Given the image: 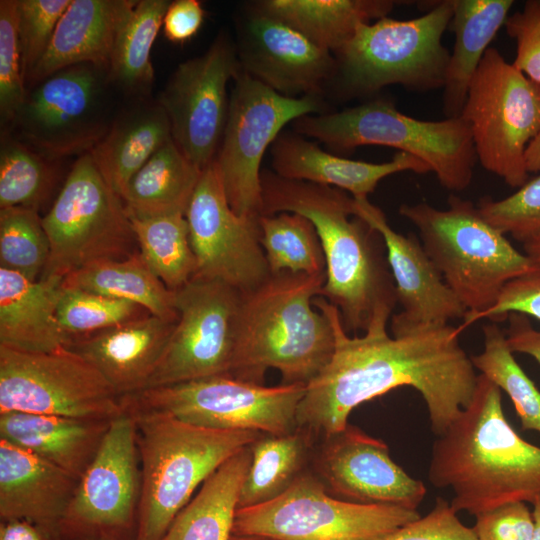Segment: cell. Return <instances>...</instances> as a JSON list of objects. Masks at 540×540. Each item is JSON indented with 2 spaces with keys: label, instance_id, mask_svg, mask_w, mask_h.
I'll use <instances>...</instances> for the list:
<instances>
[{
  "label": "cell",
  "instance_id": "55",
  "mask_svg": "<svg viewBox=\"0 0 540 540\" xmlns=\"http://www.w3.org/2000/svg\"><path fill=\"white\" fill-rule=\"evenodd\" d=\"M230 540H255V539L232 535Z\"/></svg>",
  "mask_w": 540,
  "mask_h": 540
},
{
  "label": "cell",
  "instance_id": "29",
  "mask_svg": "<svg viewBox=\"0 0 540 540\" xmlns=\"http://www.w3.org/2000/svg\"><path fill=\"white\" fill-rule=\"evenodd\" d=\"M171 139L168 117L157 100H135L113 117L89 153L106 182L122 196L135 173Z\"/></svg>",
  "mask_w": 540,
  "mask_h": 540
},
{
  "label": "cell",
  "instance_id": "8",
  "mask_svg": "<svg viewBox=\"0 0 540 540\" xmlns=\"http://www.w3.org/2000/svg\"><path fill=\"white\" fill-rule=\"evenodd\" d=\"M427 4L417 18L383 17L361 24L334 54L335 78L346 97L372 95L389 85L413 92L443 88L450 52L442 36L453 15L452 0Z\"/></svg>",
  "mask_w": 540,
  "mask_h": 540
},
{
  "label": "cell",
  "instance_id": "40",
  "mask_svg": "<svg viewBox=\"0 0 540 540\" xmlns=\"http://www.w3.org/2000/svg\"><path fill=\"white\" fill-rule=\"evenodd\" d=\"M483 337V351L471 356L475 369L508 395L523 430L540 433V390L515 360L497 323L484 325Z\"/></svg>",
  "mask_w": 540,
  "mask_h": 540
},
{
  "label": "cell",
  "instance_id": "26",
  "mask_svg": "<svg viewBox=\"0 0 540 540\" xmlns=\"http://www.w3.org/2000/svg\"><path fill=\"white\" fill-rule=\"evenodd\" d=\"M136 0H71L52 41L26 80L27 89L69 66L108 69L116 34Z\"/></svg>",
  "mask_w": 540,
  "mask_h": 540
},
{
  "label": "cell",
  "instance_id": "9",
  "mask_svg": "<svg viewBox=\"0 0 540 540\" xmlns=\"http://www.w3.org/2000/svg\"><path fill=\"white\" fill-rule=\"evenodd\" d=\"M460 116L470 127L482 167L513 188L524 185L526 151L540 133V87L489 47Z\"/></svg>",
  "mask_w": 540,
  "mask_h": 540
},
{
  "label": "cell",
  "instance_id": "25",
  "mask_svg": "<svg viewBox=\"0 0 540 540\" xmlns=\"http://www.w3.org/2000/svg\"><path fill=\"white\" fill-rule=\"evenodd\" d=\"M271 156L277 175L332 186L356 199L367 198L387 176L404 171L431 172L424 162L405 152H397L384 163L351 160L322 150L296 132H281L271 145Z\"/></svg>",
  "mask_w": 540,
  "mask_h": 540
},
{
  "label": "cell",
  "instance_id": "46",
  "mask_svg": "<svg viewBox=\"0 0 540 540\" xmlns=\"http://www.w3.org/2000/svg\"><path fill=\"white\" fill-rule=\"evenodd\" d=\"M505 27L516 42L513 65L540 87V0L527 1ZM526 165L529 173L540 172V133L527 148Z\"/></svg>",
  "mask_w": 540,
  "mask_h": 540
},
{
  "label": "cell",
  "instance_id": "32",
  "mask_svg": "<svg viewBox=\"0 0 540 540\" xmlns=\"http://www.w3.org/2000/svg\"><path fill=\"white\" fill-rule=\"evenodd\" d=\"M251 445L225 461L177 514L160 540H230Z\"/></svg>",
  "mask_w": 540,
  "mask_h": 540
},
{
  "label": "cell",
  "instance_id": "21",
  "mask_svg": "<svg viewBox=\"0 0 540 540\" xmlns=\"http://www.w3.org/2000/svg\"><path fill=\"white\" fill-rule=\"evenodd\" d=\"M236 49L243 72L286 97L321 96L336 74L332 52L254 9L240 25Z\"/></svg>",
  "mask_w": 540,
  "mask_h": 540
},
{
  "label": "cell",
  "instance_id": "56",
  "mask_svg": "<svg viewBox=\"0 0 540 540\" xmlns=\"http://www.w3.org/2000/svg\"><path fill=\"white\" fill-rule=\"evenodd\" d=\"M85 540H101V539H85Z\"/></svg>",
  "mask_w": 540,
  "mask_h": 540
},
{
  "label": "cell",
  "instance_id": "47",
  "mask_svg": "<svg viewBox=\"0 0 540 540\" xmlns=\"http://www.w3.org/2000/svg\"><path fill=\"white\" fill-rule=\"evenodd\" d=\"M375 540H479L473 527L464 525L450 503L437 497L434 507L396 530Z\"/></svg>",
  "mask_w": 540,
  "mask_h": 540
},
{
  "label": "cell",
  "instance_id": "44",
  "mask_svg": "<svg viewBox=\"0 0 540 540\" xmlns=\"http://www.w3.org/2000/svg\"><path fill=\"white\" fill-rule=\"evenodd\" d=\"M71 0H16L17 35L25 83L46 53Z\"/></svg>",
  "mask_w": 540,
  "mask_h": 540
},
{
  "label": "cell",
  "instance_id": "11",
  "mask_svg": "<svg viewBox=\"0 0 540 540\" xmlns=\"http://www.w3.org/2000/svg\"><path fill=\"white\" fill-rule=\"evenodd\" d=\"M303 384L267 387L231 376H213L144 389L123 396L125 410L170 414L200 427L283 435L298 428Z\"/></svg>",
  "mask_w": 540,
  "mask_h": 540
},
{
  "label": "cell",
  "instance_id": "22",
  "mask_svg": "<svg viewBox=\"0 0 540 540\" xmlns=\"http://www.w3.org/2000/svg\"><path fill=\"white\" fill-rule=\"evenodd\" d=\"M353 214L384 239L387 259L402 310L391 317L392 334L463 319L467 309L445 283L418 237L396 232L384 212L368 198H354Z\"/></svg>",
  "mask_w": 540,
  "mask_h": 540
},
{
  "label": "cell",
  "instance_id": "18",
  "mask_svg": "<svg viewBox=\"0 0 540 540\" xmlns=\"http://www.w3.org/2000/svg\"><path fill=\"white\" fill-rule=\"evenodd\" d=\"M239 70L236 44L221 31L202 55L177 66L157 98L172 140L201 170L218 153L229 110L227 85Z\"/></svg>",
  "mask_w": 540,
  "mask_h": 540
},
{
  "label": "cell",
  "instance_id": "50",
  "mask_svg": "<svg viewBox=\"0 0 540 540\" xmlns=\"http://www.w3.org/2000/svg\"><path fill=\"white\" fill-rule=\"evenodd\" d=\"M205 11L198 0L171 1L163 18L165 37L174 43L191 39L204 22Z\"/></svg>",
  "mask_w": 540,
  "mask_h": 540
},
{
  "label": "cell",
  "instance_id": "34",
  "mask_svg": "<svg viewBox=\"0 0 540 540\" xmlns=\"http://www.w3.org/2000/svg\"><path fill=\"white\" fill-rule=\"evenodd\" d=\"M170 2L136 0L116 34L108 80L114 91L133 101L147 99L152 90L155 72L151 49Z\"/></svg>",
  "mask_w": 540,
  "mask_h": 540
},
{
  "label": "cell",
  "instance_id": "3",
  "mask_svg": "<svg viewBox=\"0 0 540 540\" xmlns=\"http://www.w3.org/2000/svg\"><path fill=\"white\" fill-rule=\"evenodd\" d=\"M428 480L452 491L455 512L474 516L540 495V447L510 425L502 391L484 375L469 405L433 442Z\"/></svg>",
  "mask_w": 540,
  "mask_h": 540
},
{
  "label": "cell",
  "instance_id": "6",
  "mask_svg": "<svg viewBox=\"0 0 540 540\" xmlns=\"http://www.w3.org/2000/svg\"><path fill=\"white\" fill-rule=\"evenodd\" d=\"M399 214L417 228L427 255L467 309L462 328L491 308L507 283L537 266L469 200L452 195L447 209L403 204Z\"/></svg>",
  "mask_w": 540,
  "mask_h": 540
},
{
  "label": "cell",
  "instance_id": "30",
  "mask_svg": "<svg viewBox=\"0 0 540 540\" xmlns=\"http://www.w3.org/2000/svg\"><path fill=\"white\" fill-rule=\"evenodd\" d=\"M455 40L443 86L446 118L459 117L467 91L489 44L505 25L513 0H452Z\"/></svg>",
  "mask_w": 540,
  "mask_h": 540
},
{
  "label": "cell",
  "instance_id": "13",
  "mask_svg": "<svg viewBox=\"0 0 540 540\" xmlns=\"http://www.w3.org/2000/svg\"><path fill=\"white\" fill-rule=\"evenodd\" d=\"M113 91L107 69L66 67L28 88L7 129L49 159L81 156L98 144L113 120Z\"/></svg>",
  "mask_w": 540,
  "mask_h": 540
},
{
  "label": "cell",
  "instance_id": "35",
  "mask_svg": "<svg viewBox=\"0 0 540 540\" xmlns=\"http://www.w3.org/2000/svg\"><path fill=\"white\" fill-rule=\"evenodd\" d=\"M63 285L136 303L170 322L178 319L174 291L156 276L139 251L124 259L89 264L68 274Z\"/></svg>",
  "mask_w": 540,
  "mask_h": 540
},
{
  "label": "cell",
  "instance_id": "12",
  "mask_svg": "<svg viewBox=\"0 0 540 540\" xmlns=\"http://www.w3.org/2000/svg\"><path fill=\"white\" fill-rule=\"evenodd\" d=\"M419 517L417 510L338 499L306 470L277 498L238 508L232 535L257 540H375Z\"/></svg>",
  "mask_w": 540,
  "mask_h": 540
},
{
  "label": "cell",
  "instance_id": "7",
  "mask_svg": "<svg viewBox=\"0 0 540 540\" xmlns=\"http://www.w3.org/2000/svg\"><path fill=\"white\" fill-rule=\"evenodd\" d=\"M292 124L297 134L336 152L378 145L410 154L451 191L465 190L473 178L477 156L470 127L461 116L420 120L400 112L390 100L375 99L339 112L305 115Z\"/></svg>",
  "mask_w": 540,
  "mask_h": 540
},
{
  "label": "cell",
  "instance_id": "48",
  "mask_svg": "<svg viewBox=\"0 0 540 540\" xmlns=\"http://www.w3.org/2000/svg\"><path fill=\"white\" fill-rule=\"evenodd\" d=\"M510 313L540 320V265L507 283L495 304L477 315L472 323L480 319L502 322Z\"/></svg>",
  "mask_w": 540,
  "mask_h": 540
},
{
  "label": "cell",
  "instance_id": "5",
  "mask_svg": "<svg viewBox=\"0 0 540 540\" xmlns=\"http://www.w3.org/2000/svg\"><path fill=\"white\" fill-rule=\"evenodd\" d=\"M125 411L135 420L141 474L134 540H160L196 489L263 434L200 427L167 413Z\"/></svg>",
  "mask_w": 540,
  "mask_h": 540
},
{
  "label": "cell",
  "instance_id": "24",
  "mask_svg": "<svg viewBox=\"0 0 540 540\" xmlns=\"http://www.w3.org/2000/svg\"><path fill=\"white\" fill-rule=\"evenodd\" d=\"M78 479L0 439V519L26 520L55 538Z\"/></svg>",
  "mask_w": 540,
  "mask_h": 540
},
{
  "label": "cell",
  "instance_id": "15",
  "mask_svg": "<svg viewBox=\"0 0 540 540\" xmlns=\"http://www.w3.org/2000/svg\"><path fill=\"white\" fill-rule=\"evenodd\" d=\"M124 411L101 373L67 347L29 352L0 345V413L113 420Z\"/></svg>",
  "mask_w": 540,
  "mask_h": 540
},
{
  "label": "cell",
  "instance_id": "33",
  "mask_svg": "<svg viewBox=\"0 0 540 540\" xmlns=\"http://www.w3.org/2000/svg\"><path fill=\"white\" fill-rule=\"evenodd\" d=\"M201 173L169 140L127 184L121 198L129 217L185 215Z\"/></svg>",
  "mask_w": 540,
  "mask_h": 540
},
{
  "label": "cell",
  "instance_id": "41",
  "mask_svg": "<svg viewBox=\"0 0 540 540\" xmlns=\"http://www.w3.org/2000/svg\"><path fill=\"white\" fill-rule=\"evenodd\" d=\"M49 256V238L37 210L20 206L0 209V267L37 280Z\"/></svg>",
  "mask_w": 540,
  "mask_h": 540
},
{
  "label": "cell",
  "instance_id": "17",
  "mask_svg": "<svg viewBox=\"0 0 540 540\" xmlns=\"http://www.w3.org/2000/svg\"><path fill=\"white\" fill-rule=\"evenodd\" d=\"M141 474L136 424L124 411L113 419L58 527L59 540H134Z\"/></svg>",
  "mask_w": 540,
  "mask_h": 540
},
{
  "label": "cell",
  "instance_id": "4",
  "mask_svg": "<svg viewBox=\"0 0 540 540\" xmlns=\"http://www.w3.org/2000/svg\"><path fill=\"white\" fill-rule=\"evenodd\" d=\"M325 282L326 273L283 271L242 294L234 378L263 384L273 368L281 384L307 385L324 369L334 352V329L312 301Z\"/></svg>",
  "mask_w": 540,
  "mask_h": 540
},
{
  "label": "cell",
  "instance_id": "16",
  "mask_svg": "<svg viewBox=\"0 0 540 540\" xmlns=\"http://www.w3.org/2000/svg\"><path fill=\"white\" fill-rule=\"evenodd\" d=\"M174 293L178 319L145 389L233 377L242 293L222 281L199 277Z\"/></svg>",
  "mask_w": 540,
  "mask_h": 540
},
{
  "label": "cell",
  "instance_id": "45",
  "mask_svg": "<svg viewBox=\"0 0 540 540\" xmlns=\"http://www.w3.org/2000/svg\"><path fill=\"white\" fill-rule=\"evenodd\" d=\"M17 35L16 0L0 1V120L7 129L26 95Z\"/></svg>",
  "mask_w": 540,
  "mask_h": 540
},
{
  "label": "cell",
  "instance_id": "1",
  "mask_svg": "<svg viewBox=\"0 0 540 540\" xmlns=\"http://www.w3.org/2000/svg\"><path fill=\"white\" fill-rule=\"evenodd\" d=\"M312 304L334 329L329 363L306 385L297 425L323 438L343 430L352 410L401 386L425 401L431 431L441 435L471 402L478 375L459 340L462 327L429 325L389 335L373 322L363 336L350 337L338 309L317 296Z\"/></svg>",
  "mask_w": 540,
  "mask_h": 540
},
{
  "label": "cell",
  "instance_id": "43",
  "mask_svg": "<svg viewBox=\"0 0 540 540\" xmlns=\"http://www.w3.org/2000/svg\"><path fill=\"white\" fill-rule=\"evenodd\" d=\"M477 208L491 225L517 241L540 240V175L500 200L483 197Z\"/></svg>",
  "mask_w": 540,
  "mask_h": 540
},
{
  "label": "cell",
  "instance_id": "31",
  "mask_svg": "<svg viewBox=\"0 0 540 540\" xmlns=\"http://www.w3.org/2000/svg\"><path fill=\"white\" fill-rule=\"evenodd\" d=\"M391 0H263L253 9L295 28L318 46L335 53L361 24L386 17Z\"/></svg>",
  "mask_w": 540,
  "mask_h": 540
},
{
  "label": "cell",
  "instance_id": "23",
  "mask_svg": "<svg viewBox=\"0 0 540 540\" xmlns=\"http://www.w3.org/2000/svg\"><path fill=\"white\" fill-rule=\"evenodd\" d=\"M175 323L148 314L73 338L65 347L93 365L123 397L146 388Z\"/></svg>",
  "mask_w": 540,
  "mask_h": 540
},
{
  "label": "cell",
  "instance_id": "38",
  "mask_svg": "<svg viewBox=\"0 0 540 540\" xmlns=\"http://www.w3.org/2000/svg\"><path fill=\"white\" fill-rule=\"evenodd\" d=\"M58 162L42 155L10 130H2L0 209L20 206L38 211L56 183Z\"/></svg>",
  "mask_w": 540,
  "mask_h": 540
},
{
  "label": "cell",
  "instance_id": "53",
  "mask_svg": "<svg viewBox=\"0 0 540 540\" xmlns=\"http://www.w3.org/2000/svg\"><path fill=\"white\" fill-rule=\"evenodd\" d=\"M532 504V515L534 520L532 540H540V495L534 500Z\"/></svg>",
  "mask_w": 540,
  "mask_h": 540
},
{
  "label": "cell",
  "instance_id": "42",
  "mask_svg": "<svg viewBox=\"0 0 540 540\" xmlns=\"http://www.w3.org/2000/svg\"><path fill=\"white\" fill-rule=\"evenodd\" d=\"M148 314L136 303L63 284L56 310L58 322L70 341Z\"/></svg>",
  "mask_w": 540,
  "mask_h": 540
},
{
  "label": "cell",
  "instance_id": "51",
  "mask_svg": "<svg viewBox=\"0 0 540 540\" xmlns=\"http://www.w3.org/2000/svg\"><path fill=\"white\" fill-rule=\"evenodd\" d=\"M507 320L505 336L510 350L529 355L540 363V330L532 326L528 316L520 313H510Z\"/></svg>",
  "mask_w": 540,
  "mask_h": 540
},
{
  "label": "cell",
  "instance_id": "20",
  "mask_svg": "<svg viewBox=\"0 0 540 540\" xmlns=\"http://www.w3.org/2000/svg\"><path fill=\"white\" fill-rule=\"evenodd\" d=\"M312 455L314 474L334 497L356 504L417 510L426 496L422 481L390 456L382 440L356 426L321 438Z\"/></svg>",
  "mask_w": 540,
  "mask_h": 540
},
{
  "label": "cell",
  "instance_id": "54",
  "mask_svg": "<svg viewBox=\"0 0 540 540\" xmlns=\"http://www.w3.org/2000/svg\"><path fill=\"white\" fill-rule=\"evenodd\" d=\"M525 253L537 264L540 265V240L524 244Z\"/></svg>",
  "mask_w": 540,
  "mask_h": 540
},
{
  "label": "cell",
  "instance_id": "10",
  "mask_svg": "<svg viewBox=\"0 0 540 540\" xmlns=\"http://www.w3.org/2000/svg\"><path fill=\"white\" fill-rule=\"evenodd\" d=\"M42 222L50 256L40 277L65 278L89 264L124 259L136 252L124 202L90 153L76 159Z\"/></svg>",
  "mask_w": 540,
  "mask_h": 540
},
{
  "label": "cell",
  "instance_id": "14",
  "mask_svg": "<svg viewBox=\"0 0 540 540\" xmlns=\"http://www.w3.org/2000/svg\"><path fill=\"white\" fill-rule=\"evenodd\" d=\"M320 95L283 96L240 68L233 79L222 141L215 158L232 210L240 216H261V162L286 124L323 113Z\"/></svg>",
  "mask_w": 540,
  "mask_h": 540
},
{
  "label": "cell",
  "instance_id": "36",
  "mask_svg": "<svg viewBox=\"0 0 540 540\" xmlns=\"http://www.w3.org/2000/svg\"><path fill=\"white\" fill-rule=\"evenodd\" d=\"M316 439L299 427L283 435L262 434L250 446L252 457L238 508L260 505L283 494L307 470Z\"/></svg>",
  "mask_w": 540,
  "mask_h": 540
},
{
  "label": "cell",
  "instance_id": "52",
  "mask_svg": "<svg viewBox=\"0 0 540 540\" xmlns=\"http://www.w3.org/2000/svg\"><path fill=\"white\" fill-rule=\"evenodd\" d=\"M0 540H58L42 528L20 519L1 521Z\"/></svg>",
  "mask_w": 540,
  "mask_h": 540
},
{
  "label": "cell",
  "instance_id": "39",
  "mask_svg": "<svg viewBox=\"0 0 540 540\" xmlns=\"http://www.w3.org/2000/svg\"><path fill=\"white\" fill-rule=\"evenodd\" d=\"M259 227L260 243L271 274L326 273L325 254L309 219L292 212L261 215Z\"/></svg>",
  "mask_w": 540,
  "mask_h": 540
},
{
  "label": "cell",
  "instance_id": "2",
  "mask_svg": "<svg viewBox=\"0 0 540 540\" xmlns=\"http://www.w3.org/2000/svg\"><path fill=\"white\" fill-rule=\"evenodd\" d=\"M261 215L292 212L316 228L326 259L320 296L334 305L344 330L366 331L389 321L397 302L383 237L353 214L354 198L341 189L292 180L262 170Z\"/></svg>",
  "mask_w": 540,
  "mask_h": 540
},
{
  "label": "cell",
  "instance_id": "27",
  "mask_svg": "<svg viewBox=\"0 0 540 540\" xmlns=\"http://www.w3.org/2000/svg\"><path fill=\"white\" fill-rule=\"evenodd\" d=\"M63 280L55 276L30 280L0 267V345L49 352L69 343L56 315Z\"/></svg>",
  "mask_w": 540,
  "mask_h": 540
},
{
  "label": "cell",
  "instance_id": "49",
  "mask_svg": "<svg viewBox=\"0 0 540 540\" xmlns=\"http://www.w3.org/2000/svg\"><path fill=\"white\" fill-rule=\"evenodd\" d=\"M475 517L479 540H532L534 520L526 502L508 503Z\"/></svg>",
  "mask_w": 540,
  "mask_h": 540
},
{
  "label": "cell",
  "instance_id": "19",
  "mask_svg": "<svg viewBox=\"0 0 540 540\" xmlns=\"http://www.w3.org/2000/svg\"><path fill=\"white\" fill-rule=\"evenodd\" d=\"M185 218L197 270L242 294L271 275L260 243V216H240L230 207L215 160L202 170Z\"/></svg>",
  "mask_w": 540,
  "mask_h": 540
},
{
  "label": "cell",
  "instance_id": "28",
  "mask_svg": "<svg viewBox=\"0 0 540 540\" xmlns=\"http://www.w3.org/2000/svg\"><path fill=\"white\" fill-rule=\"evenodd\" d=\"M111 421L6 412L0 413V439L79 480L96 456Z\"/></svg>",
  "mask_w": 540,
  "mask_h": 540
},
{
  "label": "cell",
  "instance_id": "37",
  "mask_svg": "<svg viewBox=\"0 0 540 540\" xmlns=\"http://www.w3.org/2000/svg\"><path fill=\"white\" fill-rule=\"evenodd\" d=\"M130 220L138 251L169 290L176 291L195 277L197 264L184 214Z\"/></svg>",
  "mask_w": 540,
  "mask_h": 540
}]
</instances>
